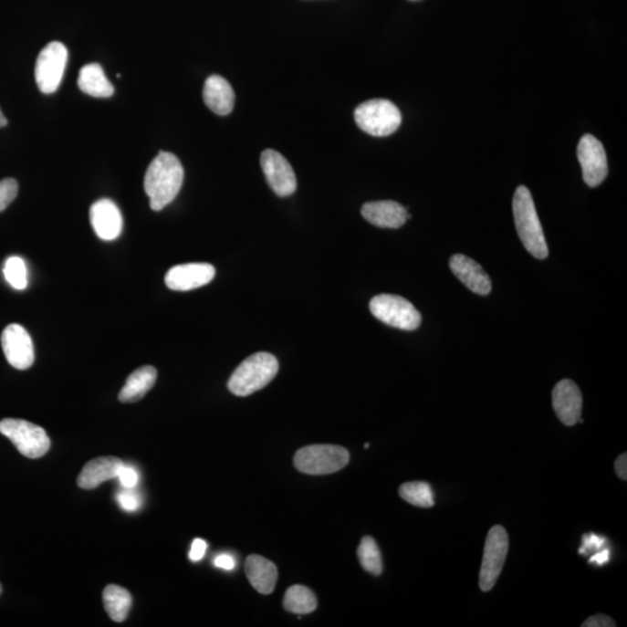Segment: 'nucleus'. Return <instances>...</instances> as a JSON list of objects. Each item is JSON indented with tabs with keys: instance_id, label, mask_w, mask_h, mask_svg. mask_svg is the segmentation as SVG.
<instances>
[{
	"instance_id": "2eb2a0df",
	"label": "nucleus",
	"mask_w": 627,
	"mask_h": 627,
	"mask_svg": "<svg viewBox=\"0 0 627 627\" xmlns=\"http://www.w3.org/2000/svg\"><path fill=\"white\" fill-rule=\"evenodd\" d=\"M93 230L102 241L117 240L122 232L123 220L120 209L112 200L101 199L89 209Z\"/></svg>"
},
{
	"instance_id": "aec40b11",
	"label": "nucleus",
	"mask_w": 627,
	"mask_h": 627,
	"mask_svg": "<svg viewBox=\"0 0 627 627\" xmlns=\"http://www.w3.org/2000/svg\"><path fill=\"white\" fill-rule=\"evenodd\" d=\"M246 574L251 586L262 595H270L275 590L278 570L266 558L253 554L246 561Z\"/></svg>"
},
{
	"instance_id": "f257e3e1",
	"label": "nucleus",
	"mask_w": 627,
	"mask_h": 627,
	"mask_svg": "<svg viewBox=\"0 0 627 627\" xmlns=\"http://www.w3.org/2000/svg\"><path fill=\"white\" fill-rule=\"evenodd\" d=\"M184 182V168L172 152H161L153 159L144 177V190L152 211L162 209L176 199Z\"/></svg>"
},
{
	"instance_id": "dca6fc26",
	"label": "nucleus",
	"mask_w": 627,
	"mask_h": 627,
	"mask_svg": "<svg viewBox=\"0 0 627 627\" xmlns=\"http://www.w3.org/2000/svg\"><path fill=\"white\" fill-rule=\"evenodd\" d=\"M454 275L472 292L479 296H488L492 291V280L479 263L467 256L455 255L450 259Z\"/></svg>"
},
{
	"instance_id": "7ed1b4c3",
	"label": "nucleus",
	"mask_w": 627,
	"mask_h": 627,
	"mask_svg": "<svg viewBox=\"0 0 627 627\" xmlns=\"http://www.w3.org/2000/svg\"><path fill=\"white\" fill-rule=\"evenodd\" d=\"M278 371L279 362L271 353H255L234 371L228 381L229 391L236 396L254 394L267 386Z\"/></svg>"
},
{
	"instance_id": "e433bc0d",
	"label": "nucleus",
	"mask_w": 627,
	"mask_h": 627,
	"mask_svg": "<svg viewBox=\"0 0 627 627\" xmlns=\"http://www.w3.org/2000/svg\"><path fill=\"white\" fill-rule=\"evenodd\" d=\"M6 125H7V120H6L5 115H4L2 110H0V127H4Z\"/></svg>"
},
{
	"instance_id": "cd10ccee",
	"label": "nucleus",
	"mask_w": 627,
	"mask_h": 627,
	"mask_svg": "<svg viewBox=\"0 0 627 627\" xmlns=\"http://www.w3.org/2000/svg\"><path fill=\"white\" fill-rule=\"evenodd\" d=\"M18 183L12 178L0 181V212L5 211L13 200L18 195Z\"/></svg>"
},
{
	"instance_id": "9b49d317",
	"label": "nucleus",
	"mask_w": 627,
	"mask_h": 627,
	"mask_svg": "<svg viewBox=\"0 0 627 627\" xmlns=\"http://www.w3.org/2000/svg\"><path fill=\"white\" fill-rule=\"evenodd\" d=\"M260 165L267 184L279 197H288L297 191L296 172L280 152L266 149L260 156Z\"/></svg>"
},
{
	"instance_id": "7c9ffc66",
	"label": "nucleus",
	"mask_w": 627,
	"mask_h": 627,
	"mask_svg": "<svg viewBox=\"0 0 627 627\" xmlns=\"http://www.w3.org/2000/svg\"><path fill=\"white\" fill-rule=\"evenodd\" d=\"M604 543V538H602V537L594 535V533H591V535L584 536L583 546L581 549H580V553L587 554L588 551H591V549H601L602 548Z\"/></svg>"
},
{
	"instance_id": "a211bd4d",
	"label": "nucleus",
	"mask_w": 627,
	"mask_h": 627,
	"mask_svg": "<svg viewBox=\"0 0 627 627\" xmlns=\"http://www.w3.org/2000/svg\"><path fill=\"white\" fill-rule=\"evenodd\" d=\"M123 463L115 456H100L85 465L77 479V485L83 489H95L102 482L115 479Z\"/></svg>"
},
{
	"instance_id": "412c9836",
	"label": "nucleus",
	"mask_w": 627,
	"mask_h": 627,
	"mask_svg": "<svg viewBox=\"0 0 627 627\" xmlns=\"http://www.w3.org/2000/svg\"><path fill=\"white\" fill-rule=\"evenodd\" d=\"M156 379L157 371L152 366H143V368L134 371L128 377L126 385L123 386L120 394H119V400L123 403L138 402L155 385Z\"/></svg>"
},
{
	"instance_id": "5701e85b",
	"label": "nucleus",
	"mask_w": 627,
	"mask_h": 627,
	"mask_svg": "<svg viewBox=\"0 0 627 627\" xmlns=\"http://www.w3.org/2000/svg\"><path fill=\"white\" fill-rule=\"evenodd\" d=\"M102 600H104V607L110 620L117 622L126 621L133 603L130 591L117 584H110L105 588Z\"/></svg>"
},
{
	"instance_id": "6ab92c4d",
	"label": "nucleus",
	"mask_w": 627,
	"mask_h": 627,
	"mask_svg": "<svg viewBox=\"0 0 627 627\" xmlns=\"http://www.w3.org/2000/svg\"><path fill=\"white\" fill-rule=\"evenodd\" d=\"M204 104L217 115L232 113L235 105V92L224 77H208L203 92Z\"/></svg>"
},
{
	"instance_id": "473e14b6",
	"label": "nucleus",
	"mask_w": 627,
	"mask_h": 627,
	"mask_svg": "<svg viewBox=\"0 0 627 627\" xmlns=\"http://www.w3.org/2000/svg\"><path fill=\"white\" fill-rule=\"evenodd\" d=\"M207 551V543L204 539H194L190 551V560L198 562L202 560Z\"/></svg>"
},
{
	"instance_id": "b1692460",
	"label": "nucleus",
	"mask_w": 627,
	"mask_h": 627,
	"mask_svg": "<svg viewBox=\"0 0 627 627\" xmlns=\"http://www.w3.org/2000/svg\"><path fill=\"white\" fill-rule=\"evenodd\" d=\"M284 608L298 615H308L318 608L317 596L309 588L296 584L285 592Z\"/></svg>"
},
{
	"instance_id": "39448f33",
	"label": "nucleus",
	"mask_w": 627,
	"mask_h": 627,
	"mask_svg": "<svg viewBox=\"0 0 627 627\" xmlns=\"http://www.w3.org/2000/svg\"><path fill=\"white\" fill-rule=\"evenodd\" d=\"M355 120L362 131L375 138L395 133L402 122V115L393 102L373 99L362 102L355 110Z\"/></svg>"
},
{
	"instance_id": "4468645a",
	"label": "nucleus",
	"mask_w": 627,
	"mask_h": 627,
	"mask_svg": "<svg viewBox=\"0 0 627 627\" xmlns=\"http://www.w3.org/2000/svg\"><path fill=\"white\" fill-rule=\"evenodd\" d=\"M554 412L567 426H573L581 418L582 394L577 383L565 379L558 382L552 393Z\"/></svg>"
},
{
	"instance_id": "bb28decb",
	"label": "nucleus",
	"mask_w": 627,
	"mask_h": 627,
	"mask_svg": "<svg viewBox=\"0 0 627 627\" xmlns=\"http://www.w3.org/2000/svg\"><path fill=\"white\" fill-rule=\"evenodd\" d=\"M4 276L13 288L21 291V289L27 287V266H26L25 260L18 256H12L6 259L5 266H4Z\"/></svg>"
},
{
	"instance_id": "f03ea898",
	"label": "nucleus",
	"mask_w": 627,
	"mask_h": 627,
	"mask_svg": "<svg viewBox=\"0 0 627 627\" xmlns=\"http://www.w3.org/2000/svg\"><path fill=\"white\" fill-rule=\"evenodd\" d=\"M514 217L516 229L523 246L537 259H545L549 256L543 227H541L535 202L527 186H519L515 192Z\"/></svg>"
},
{
	"instance_id": "4be33fe9",
	"label": "nucleus",
	"mask_w": 627,
	"mask_h": 627,
	"mask_svg": "<svg viewBox=\"0 0 627 627\" xmlns=\"http://www.w3.org/2000/svg\"><path fill=\"white\" fill-rule=\"evenodd\" d=\"M78 87L87 95L96 98L113 96L114 87L105 76L100 64L91 63L82 68L78 76Z\"/></svg>"
},
{
	"instance_id": "f704fd0d",
	"label": "nucleus",
	"mask_w": 627,
	"mask_h": 627,
	"mask_svg": "<svg viewBox=\"0 0 627 627\" xmlns=\"http://www.w3.org/2000/svg\"><path fill=\"white\" fill-rule=\"evenodd\" d=\"M615 469L618 476L622 480L627 479V455L622 454L618 456L615 463Z\"/></svg>"
},
{
	"instance_id": "f3484780",
	"label": "nucleus",
	"mask_w": 627,
	"mask_h": 627,
	"mask_svg": "<svg viewBox=\"0 0 627 627\" xmlns=\"http://www.w3.org/2000/svg\"><path fill=\"white\" fill-rule=\"evenodd\" d=\"M361 215L377 227L391 229L402 227L412 217L406 208L391 200L365 204L361 208Z\"/></svg>"
},
{
	"instance_id": "20e7f679",
	"label": "nucleus",
	"mask_w": 627,
	"mask_h": 627,
	"mask_svg": "<svg viewBox=\"0 0 627 627\" xmlns=\"http://www.w3.org/2000/svg\"><path fill=\"white\" fill-rule=\"evenodd\" d=\"M350 454L339 445H309L302 447L294 455V465L298 471L309 475H327L339 472L347 466Z\"/></svg>"
},
{
	"instance_id": "72a5a7b5",
	"label": "nucleus",
	"mask_w": 627,
	"mask_h": 627,
	"mask_svg": "<svg viewBox=\"0 0 627 627\" xmlns=\"http://www.w3.org/2000/svg\"><path fill=\"white\" fill-rule=\"evenodd\" d=\"M214 565L217 569L233 570L235 567H236V560H235V558L230 556V554L222 553L215 558Z\"/></svg>"
},
{
	"instance_id": "f8f14e48",
	"label": "nucleus",
	"mask_w": 627,
	"mask_h": 627,
	"mask_svg": "<svg viewBox=\"0 0 627 627\" xmlns=\"http://www.w3.org/2000/svg\"><path fill=\"white\" fill-rule=\"evenodd\" d=\"M4 355L16 370H27L34 364V345L31 336L20 324L13 323L2 334Z\"/></svg>"
},
{
	"instance_id": "a878e982",
	"label": "nucleus",
	"mask_w": 627,
	"mask_h": 627,
	"mask_svg": "<svg viewBox=\"0 0 627 627\" xmlns=\"http://www.w3.org/2000/svg\"><path fill=\"white\" fill-rule=\"evenodd\" d=\"M358 559L362 569L379 577L382 573V558L381 549L372 537L366 536L358 548Z\"/></svg>"
},
{
	"instance_id": "ddd939ff",
	"label": "nucleus",
	"mask_w": 627,
	"mask_h": 627,
	"mask_svg": "<svg viewBox=\"0 0 627 627\" xmlns=\"http://www.w3.org/2000/svg\"><path fill=\"white\" fill-rule=\"evenodd\" d=\"M215 277V268L207 263L182 264L170 268L165 284L172 291L186 292L203 287Z\"/></svg>"
},
{
	"instance_id": "c85d7f7f",
	"label": "nucleus",
	"mask_w": 627,
	"mask_h": 627,
	"mask_svg": "<svg viewBox=\"0 0 627 627\" xmlns=\"http://www.w3.org/2000/svg\"><path fill=\"white\" fill-rule=\"evenodd\" d=\"M117 500L122 509L130 511V513L138 510L141 503H142L140 494L134 492V488H125L123 492L118 494Z\"/></svg>"
},
{
	"instance_id": "9d476101",
	"label": "nucleus",
	"mask_w": 627,
	"mask_h": 627,
	"mask_svg": "<svg viewBox=\"0 0 627 627\" xmlns=\"http://www.w3.org/2000/svg\"><path fill=\"white\" fill-rule=\"evenodd\" d=\"M578 159L586 184L590 187L602 184L609 172L608 159L603 144L595 136H582L578 147Z\"/></svg>"
},
{
	"instance_id": "c9c22d12",
	"label": "nucleus",
	"mask_w": 627,
	"mask_h": 627,
	"mask_svg": "<svg viewBox=\"0 0 627 627\" xmlns=\"http://www.w3.org/2000/svg\"><path fill=\"white\" fill-rule=\"evenodd\" d=\"M609 559V549H603L602 552L597 553L596 556L592 557L590 559V562H592V564H596L597 566H603L604 564H607Z\"/></svg>"
},
{
	"instance_id": "0eeeda50",
	"label": "nucleus",
	"mask_w": 627,
	"mask_h": 627,
	"mask_svg": "<svg viewBox=\"0 0 627 627\" xmlns=\"http://www.w3.org/2000/svg\"><path fill=\"white\" fill-rule=\"evenodd\" d=\"M370 309L379 321L401 330L413 331L421 326L420 311L402 297L381 294L371 300Z\"/></svg>"
},
{
	"instance_id": "1a4fd4ad",
	"label": "nucleus",
	"mask_w": 627,
	"mask_h": 627,
	"mask_svg": "<svg viewBox=\"0 0 627 627\" xmlns=\"http://www.w3.org/2000/svg\"><path fill=\"white\" fill-rule=\"evenodd\" d=\"M68 62L67 47L58 41L50 42L37 59L36 79L38 89L45 95L54 93L62 82Z\"/></svg>"
},
{
	"instance_id": "423d86ee",
	"label": "nucleus",
	"mask_w": 627,
	"mask_h": 627,
	"mask_svg": "<svg viewBox=\"0 0 627 627\" xmlns=\"http://www.w3.org/2000/svg\"><path fill=\"white\" fill-rule=\"evenodd\" d=\"M0 434L10 439L21 455L37 459L50 449V439L41 426L16 418L0 422Z\"/></svg>"
},
{
	"instance_id": "c756f323",
	"label": "nucleus",
	"mask_w": 627,
	"mask_h": 627,
	"mask_svg": "<svg viewBox=\"0 0 627 627\" xmlns=\"http://www.w3.org/2000/svg\"><path fill=\"white\" fill-rule=\"evenodd\" d=\"M117 477L125 488H135L136 485L139 484V473L136 472L135 468L126 466L125 464L119 469Z\"/></svg>"
},
{
	"instance_id": "4c0bfd02",
	"label": "nucleus",
	"mask_w": 627,
	"mask_h": 627,
	"mask_svg": "<svg viewBox=\"0 0 627 627\" xmlns=\"http://www.w3.org/2000/svg\"><path fill=\"white\" fill-rule=\"evenodd\" d=\"M2 591H3V587H2V584H0V594H2Z\"/></svg>"
},
{
	"instance_id": "2f4dec72",
	"label": "nucleus",
	"mask_w": 627,
	"mask_h": 627,
	"mask_svg": "<svg viewBox=\"0 0 627 627\" xmlns=\"http://www.w3.org/2000/svg\"><path fill=\"white\" fill-rule=\"evenodd\" d=\"M615 621L611 620L609 616L605 615H595L588 618L586 622H583L582 627H615Z\"/></svg>"
},
{
	"instance_id": "6e6552de",
	"label": "nucleus",
	"mask_w": 627,
	"mask_h": 627,
	"mask_svg": "<svg viewBox=\"0 0 627 627\" xmlns=\"http://www.w3.org/2000/svg\"><path fill=\"white\" fill-rule=\"evenodd\" d=\"M509 551V536L501 526L490 528L486 539L484 558L480 570V588L482 591L492 590L502 573Z\"/></svg>"
},
{
	"instance_id": "393cba45",
	"label": "nucleus",
	"mask_w": 627,
	"mask_h": 627,
	"mask_svg": "<svg viewBox=\"0 0 627 627\" xmlns=\"http://www.w3.org/2000/svg\"><path fill=\"white\" fill-rule=\"evenodd\" d=\"M400 496L409 505L431 507L434 505L433 488L423 481L406 482L399 489Z\"/></svg>"
}]
</instances>
